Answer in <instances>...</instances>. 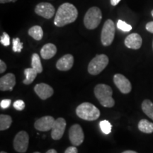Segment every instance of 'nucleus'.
Listing matches in <instances>:
<instances>
[{
	"label": "nucleus",
	"mask_w": 153,
	"mask_h": 153,
	"mask_svg": "<svg viewBox=\"0 0 153 153\" xmlns=\"http://www.w3.org/2000/svg\"><path fill=\"white\" fill-rule=\"evenodd\" d=\"M64 153H78V150L76 149V146H71L69 147L66 149V150L65 151Z\"/></svg>",
	"instance_id": "obj_30"
},
{
	"label": "nucleus",
	"mask_w": 153,
	"mask_h": 153,
	"mask_svg": "<svg viewBox=\"0 0 153 153\" xmlns=\"http://www.w3.org/2000/svg\"><path fill=\"white\" fill-rule=\"evenodd\" d=\"M16 85V77L12 73H8L0 79V90L12 91L13 88Z\"/></svg>",
	"instance_id": "obj_14"
},
{
	"label": "nucleus",
	"mask_w": 153,
	"mask_h": 153,
	"mask_svg": "<svg viewBox=\"0 0 153 153\" xmlns=\"http://www.w3.org/2000/svg\"><path fill=\"white\" fill-rule=\"evenodd\" d=\"M17 0H0V3L1 4H5L9 2H16Z\"/></svg>",
	"instance_id": "obj_33"
},
{
	"label": "nucleus",
	"mask_w": 153,
	"mask_h": 153,
	"mask_svg": "<svg viewBox=\"0 0 153 153\" xmlns=\"http://www.w3.org/2000/svg\"><path fill=\"white\" fill-rule=\"evenodd\" d=\"M152 48H153V42H152Z\"/></svg>",
	"instance_id": "obj_40"
},
{
	"label": "nucleus",
	"mask_w": 153,
	"mask_h": 153,
	"mask_svg": "<svg viewBox=\"0 0 153 153\" xmlns=\"http://www.w3.org/2000/svg\"><path fill=\"white\" fill-rule=\"evenodd\" d=\"M28 35L36 41H41L43 36V30L40 26H34L28 30Z\"/></svg>",
	"instance_id": "obj_19"
},
{
	"label": "nucleus",
	"mask_w": 153,
	"mask_h": 153,
	"mask_svg": "<svg viewBox=\"0 0 153 153\" xmlns=\"http://www.w3.org/2000/svg\"><path fill=\"white\" fill-rule=\"evenodd\" d=\"M125 45L127 48L133 50L140 48L142 45L143 40L141 36L137 33H131L125 39Z\"/></svg>",
	"instance_id": "obj_16"
},
{
	"label": "nucleus",
	"mask_w": 153,
	"mask_h": 153,
	"mask_svg": "<svg viewBox=\"0 0 153 153\" xmlns=\"http://www.w3.org/2000/svg\"><path fill=\"white\" fill-rule=\"evenodd\" d=\"M122 153H137V152L133 150H126V151H124V152H123Z\"/></svg>",
	"instance_id": "obj_36"
},
{
	"label": "nucleus",
	"mask_w": 153,
	"mask_h": 153,
	"mask_svg": "<svg viewBox=\"0 0 153 153\" xmlns=\"http://www.w3.org/2000/svg\"><path fill=\"white\" fill-rule=\"evenodd\" d=\"M55 121V120L53 116H45L36 120L34 124V127L39 131H48L50 130H52Z\"/></svg>",
	"instance_id": "obj_12"
},
{
	"label": "nucleus",
	"mask_w": 153,
	"mask_h": 153,
	"mask_svg": "<svg viewBox=\"0 0 153 153\" xmlns=\"http://www.w3.org/2000/svg\"><path fill=\"white\" fill-rule=\"evenodd\" d=\"M145 28H146V30H148V31L153 33V22H150L148 23V24H146Z\"/></svg>",
	"instance_id": "obj_32"
},
{
	"label": "nucleus",
	"mask_w": 153,
	"mask_h": 153,
	"mask_svg": "<svg viewBox=\"0 0 153 153\" xmlns=\"http://www.w3.org/2000/svg\"><path fill=\"white\" fill-rule=\"evenodd\" d=\"M151 14H152V17H153V10L151 11Z\"/></svg>",
	"instance_id": "obj_37"
},
{
	"label": "nucleus",
	"mask_w": 153,
	"mask_h": 153,
	"mask_svg": "<svg viewBox=\"0 0 153 153\" xmlns=\"http://www.w3.org/2000/svg\"><path fill=\"white\" fill-rule=\"evenodd\" d=\"M11 103V101L10 99H4V100L1 101L0 106H1V108H3V109H5V108H9V106H10Z\"/></svg>",
	"instance_id": "obj_29"
},
{
	"label": "nucleus",
	"mask_w": 153,
	"mask_h": 153,
	"mask_svg": "<svg viewBox=\"0 0 153 153\" xmlns=\"http://www.w3.org/2000/svg\"><path fill=\"white\" fill-rule=\"evenodd\" d=\"M116 27L114 22L111 19H108L105 22L103 26L101 34V41L103 45L108 46L114 41L115 37Z\"/></svg>",
	"instance_id": "obj_6"
},
{
	"label": "nucleus",
	"mask_w": 153,
	"mask_h": 153,
	"mask_svg": "<svg viewBox=\"0 0 153 153\" xmlns=\"http://www.w3.org/2000/svg\"><path fill=\"white\" fill-rule=\"evenodd\" d=\"M6 70H7V65L3 60H0V73L2 74L6 71Z\"/></svg>",
	"instance_id": "obj_31"
},
{
	"label": "nucleus",
	"mask_w": 153,
	"mask_h": 153,
	"mask_svg": "<svg viewBox=\"0 0 153 153\" xmlns=\"http://www.w3.org/2000/svg\"><path fill=\"white\" fill-rule=\"evenodd\" d=\"M69 137L74 146H79L83 143L85 135L82 127L79 124H74L69 130Z\"/></svg>",
	"instance_id": "obj_8"
},
{
	"label": "nucleus",
	"mask_w": 153,
	"mask_h": 153,
	"mask_svg": "<svg viewBox=\"0 0 153 153\" xmlns=\"http://www.w3.org/2000/svg\"><path fill=\"white\" fill-rule=\"evenodd\" d=\"M0 153H7V152H4V151H1V152H0Z\"/></svg>",
	"instance_id": "obj_38"
},
{
	"label": "nucleus",
	"mask_w": 153,
	"mask_h": 153,
	"mask_svg": "<svg viewBox=\"0 0 153 153\" xmlns=\"http://www.w3.org/2000/svg\"><path fill=\"white\" fill-rule=\"evenodd\" d=\"M120 1V0H111V4L112 6H116Z\"/></svg>",
	"instance_id": "obj_34"
},
{
	"label": "nucleus",
	"mask_w": 153,
	"mask_h": 153,
	"mask_svg": "<svg viewBox=\"0 0 153 153\" xmlns=\"http://www.w3.org/2000/svg\"><path fill=\"white\" fill-rule=\"evenodd\" d=\"M34 153H41V152H35Z\"/></svg>",
	"instance_id": "obj_39"
},
{
	"label": "nucleus",
	"mask_w": 153,
	"mask_h": 153,
	"mask_svg": "<svg viewBox=\"0 0 153 153\" xmlns=\"http://www.w3.org/2000/svg\"><path fill=\"white\" fill-rule=\"evenodd\" d=\"M138 129L145 133H153V123L146 119H142L138 123Z\"/></svg>",
	"instance_id": "obj_20"
},
{
	"label": "nucleus",
	"mask_w": 153,
	"mask_h": 153,
	"mask_svg": "<svg viewBox=\"0 0 153 153\" xmlns=\"http://www.w3.org/2000/svg\"><path fill=\"white\" fill-rule=\"evenodd\" d=\"M13 106H14V108L15 109L18 111H22L24 110L25 108V103L24 101L19 99V100H16L15 101Z\"/></svg>",
	"instance_id": "obj_28"
},
{
	"label": "nucleus",
	"mask_w": 153,
	"mask_h": 153,
	"mask_svg": "<svg viewBox=\"0 0 153 153\" xmlns=\"http://www.w3.org/2000/svg\"><path fill=\"white\" fill-rule=\"evenodd\" d=\"M76 114L82 119L92 121L99 118L100 111L91 103L84 102L76 107Z\"/></svg>",
	"instance_id": "obj_3"
},
{
	"label": "nucleus",
	"mask_w": 153,
	"mask_h": 153,
	"mask_svg": "<svg viewBox=\"0 0 153 153\" xmlns=\"http://www.w3.org/2000/svg\"><path fill=\"white\" fill-rule=\"evenodd\" d=\"M102 19V14L100 9L97 7H91L85 14L84 24L87 29L93 30L97 28Z\"/></svg>",
	"instance_id": "obj_4"
},
{
	"label": "nucleus",
	"mask_w": 153,
	"mask_h": 153,
	"mask_svg": "<svg viewBox=\"0 0 153 153\" xmlns=\"http://www.w3.org/2000/svg\"><path fill=\"white\" fill-rule=\"evenodd\" d=\"M57 53V48L54 44L47 43L44 45L41 50V55L43 59L49 60L54 57Z\"/></svg>",
	"instance_id": "obj_17"
},
{
	"label": "nucleus",
	"mask_w": 153,
	"mask_h": 153,
	"mask_svg": "<svg viewBox=\"0 0 153 153\" xmlns=\"http://www.w3.org/2000/svg\"><path fill=\"white\" fill-rule=\"evenodd\" d=\"M34 91L42 100L48 99L54 93L53 88L45 83H40L36 85L34 87Z\"/></svg>",
	"instance_id": "obj_13"
},
{
	"label": "nucleus",
	"mask_w": 153,
	"mask_h": 153,
	"mask_svg": "<svg viewBox=\"0 0 153 153\" xmlns=\"http://www.w3.org/2000/svg\"><path fill=\"white\" fill-rule=\"evenodd\" d=\"M117 27L118 29L123 30L124 32H129L132 30V26L130 24L122 20H118L117 22Z\"/></svg>",
	"instance_id": "obj_26"
},
{
	"label": "nucleus",
	"mask_w": 153,
	"mask_h": 153,
	"mask_svg": "<svg viewBox=\"0 0 153 153\" xmlns=\"http://www.w3.org/2000/svg\"><path fill=\"white\" fill-rule=\"evenodd\" d=\"M77 16L78 11L73 4L68 2L64 3L59 7L55 14L54 24L57 27H62L75 22Z\"/></svg>",
	"instance_id": "obj_1"
},
{
	"label": "nucleus",
	"mask_w": 153,
	"mask_h": 153,
	"mask_svg": "<svg viewBox=\"0 0 153 153\" xmlns=\"http://www.w3.org/2000/svg\"><path fill=\"white\" fill-rule=\"evenodd\" d=\"M35 12L43 18L50 19L54 16L55 13V7L51 4L48 2L39 3L36 7Z\"/></svg>",
	"instance_id": "obj_9"
},
{
	"label": "nucleus",
	"mask_w": 153,
	"mask_h": 153,
	"mask_svg": "<svg viewBox=\"0 0 153 153\" xmlns=\"http://www.w3.org/2000/svg\"><path fill=\"white\" fill-rule=\"evenodd\" d=\"M38 73L37 71H36L33 68H26L24 70V74L26 76V78L23 81L24 85H30L36 79V76Z\"/></svg>",
	"instance_id": "obj_18"
},
{
	"label": "nucleus",
	"mask_w": 153,
	"mask_h": 153,
	"mask_svg": "<svg viewBox=\"0 0 153 153\" xmlns=\"http://www.w3.org/2000/svg\"><path fill=\"white\" fill-rule=\"evenodd\" d=\"M29 136L26 131H20L16 134L14 140V148L16 152L24 153L27 151Z\"/></svg>",
	"instance_id": "obj_7"
},
{
	"label": "nucleus",
	"mask_w": 153,
	"mask_h": 153,
	"mask_svg": "<svg viewBox=\"0 0 153 153\" xmlns=\"http://www.w3.org/2000/svg\"><path fill=\"white\" fill-rule=\"evenodd\" d=\"M94 94L101 106L111 108L115 105V101L112 98L113 91L110 86L104 84L97 85L94 88Z\"/></svg>",
	"instance_id": "obj_2"
},
{
	"label": "nucleus",
	"mask_w": 153,
	"mask_h": 153,
	"mask_svg": "<svg viewBox=\"0 0 153 153\" xmlns=\"http://www.w3.org/2000/svg\"><path fill=\"white\" fill-rule=\"evenodd\" d=\"M13 51L16 53H20L24 48V43L21 42L19 38H16L13 39Z\"/></svg>",
	"instance_id": "obj_25"
},
{
	"label": "nucleus",
	"mask_w": 153,
	"mask_h": 153,
	"mask_svg": "<svg viewBox=\"0 0 153 153\" xmlns=\"http://www.w3.org/2000/svg\"><path fill=\"white\" fill-rule=\"evenodd\" d=\"M12 123V118L10 116L4 114L0 115V131H3L9 128Z\"/></svg>",
	"instance_id": "obj_22"
},
{
	"label": "nucleus",
	"mask_w": 153,
	"mask_h": 153,
	"mask_svg": "<svg viewBox=\"0 0 153 153\" xmlns=\"http://www.w3.org/2000/svg\"><path fill=\"white\" fill-rule=\"evenodd\" d=\"M114 82L121 93L128 94L131 91L132 85L131 82L123 74H115L114 76Z\"/></svg>",
	"instance_id": "obj_10"
},
{
	"label": "nucleus",
	"mask_w": 153,
	"mask_h": 153,
	"mask_svg": "<svg viewBox=\"0 0 153 153\" xmlns=\"http://www.w3.org/2000/svg\"><path fill=\"white\" fill-rule=\"evenodd\" d=\"M99 126H100L101 131H102L104 134L108 135V134H109L111 132L112 126L108 120H101L100 123H99Z\"/></svg>",
	"instance_id": "obj_24"
},
{
	"label": "nucleus",
	"mask_w": 153,
	"mask_h": 153,
	"mask_svg": "<svg viewBox=\"0 0 153 153\" xmlns=\"http://www.w3.org/2000/svg\"><path fill=\"white\" fill-rule=\"evenodd\" d=\"M74 64V57L70 54L65 55L56 62V68L60 71H68Z\"/></svg>",
	"instance_id": "obj_15"
},
{
	"label": "nucleus",
	"mask_w": 153,
	"mask_h": 153,
	"mask_svg": "<svg viewBox=\"0 0 153 153\" xmlns=\"http://www.w3.org/2000/svg\"><path fill=\"white\" fill-rule=\"evenodd\" d=\"M46 153H57V152L55 150H54V149H51V150H48Z\"/></svg>",
	"instance_id": "obj_35"
},
{
	"label": "nucleus",
	"mask_w": 153,
	"mask_h": 153,
	"mask_svg": "<svg viewBox=\"0 0 153 153\" xmlns=\"http://www.w3.org/2000/svg\"><path fill=\"white\" fill-rule=\"evenodd\" d=\"M66 121L63 118H58L55 120L54 125L53 126L51 137L55 140H60L63 136V134L65 131Z\"/></svg>",
	"instance_id": "obj_11"
},
{
	"label": "nucleus",
	"mask_w": 153,
	"mask_h": 153,
	"mask_svg": "<svg viewBox=\"0 0 153 153\" xmlns=\"http://www.w3.org/2000/svg\"><path fill=\"white\" fill-rule=\"evenodd\" d=\"M31 68H33L38 74L43 72V67H42L41 58L37 53H33L31 57Z\"/></svg>",
	"instance_id": "obj_23"
},
{
	"label": "nucleus",
	"mask_w": 153,
	"mask_h": 153,
	"mask_svg": "<svg viewBox=\"0 0 153 153\" xmlns=\"http://www.w3.org/2000/svg\"><path fill=\"white\" fill-rule=\"evenodd\" d=\"M142 110L145 115L153 120V103L149 99H145L142 103Z\"/></svg>",
	"instance_id": "obj_21"
},
{
	"label": "nucleus",
	"mask_w": 153,
	"mask_h": 153,
	"mask_svg": "<svg viewBox=\"0 0 153 153\" xmlns=\"http://www.w3.org/2000/svg\"><path fill=\"white\" fill-rule=\"evenodd\" d=\"M0 42L4 46H9L10 45V37L6 32H4L2 36H1Z\"/></svg>",
	"instance_id": "obj_27"
},
{
	"label": "nucleus",
	"mask_w": 153,
	"mask_h": 153,
	"mask_svg": "<svg viewBox=\"0 0 153 153\" xmlns=\"http://www.w3.org/2000/svg\"><path fill=\"white\" fill-rule=\"evenodd\" d=\"M108 62L109 60L106 55H97L89 62L88 72L91 75H97L106 68Z\"/></svg>",
	"instance_id": "obj_5"
}]
</instances>
